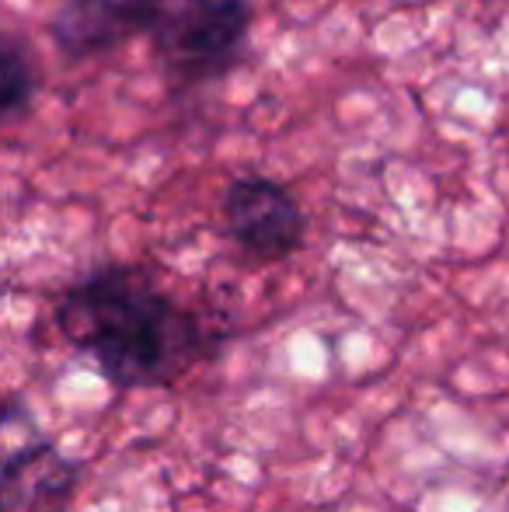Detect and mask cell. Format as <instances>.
<instances>
[{
	"label": "cell",
	"instance_id": "obj_1",
	"mask_svg": "<svg viewBox=\"0 0 509 512\" xmlns=\"http://www.w3.org/2000/svg\"><path fill=\"white\" fill-rule=\"evenodd\" d=\"M56 328L119 391L175 387L224 342L140 265H105L74 283L56 304Z\"/></svg>",
	"mask_w": 509,
	"mask_h": 512
},
{
	"label": "cell",
	"instance_id": "obj_2",
	"mask_svg": "<svg viewBox=\"0 0 509 512\" xmlns=\"http://www.w3.org/2000/svg\"><path fill=\"white\" fill-rule=\"evenodd\" d=\"M248 32V0H175L164 4L161 21L150 35L168 77L196 88L224 77L241 60Z\"/></svg>",
	"mask_w": 509,
	"mask_h": 512
},
{
	"label": "cell",
	"instance_id": "obj_3",
	"mask_svg": "<svg viewBox=\"0 0 509 512\" xmlns=\"http://www.w3.org/2000/svg\"><path fill=\"white\" fill-rule=\"evenodd\" d=\"M224 223L238 248L255 262H283L304 248L307 216L272 178H234L224 192Z\"/></svg>",
	"mask_w": 509,
	"mask_h": 512
},
{
	"label": "cell",
	"instance_id": "obj_4",
	"mask_svg": "<svg viewBox=\"0 0 509 512\" xmlns=\"http://www.w3.org/2000/svg\"><path fill=\"white\" fill-rule=\"evenodd\" d=\"M161 0H63L53 14V39L67 56H98L123 46L133 35L154 32Z\"/></svg>",
	"mask_w": 509,
	"mask_h": 512
},
{
	"label": "cell",
	"instance_id": "obj_5",
	"mask_svg": "<svg viewBox=\"0 0 509 512\" xmlns=\"http://www.w3.org/2000/svg\"><path fill=\"white\" fill-rule=\"evenodd\" d=\"M81 485V464L49 439H28L0 457V512H39L63 506Z\"/></svg>",
	"mask_w": 509,
	"mask_h": 512
},
{
	"label": "cell",
	"instance_id": "obj_6",
	"mask_svg": "<svg viewBox=\"0 0 509 512\" xmlns=\"http://www.w3.org/2000/svg\"><path fill=\"white\" fill-rule=\"evenodd\" d=\"M35 63L21 39L0 32V122L18 115L35 95Z\"/></svg>",
	"mask_w": 509,
	"mask_h": 512
},
{
	"label": "cell",
	"instance_id": "obj_7",
	"mask_svg": "<svg viewBox=\"0 0 509 512\" xmlns=\"http://www.w3.org/2000/svg\"><path fill=\"white\" fill-rule=\"evenodd\" d=\"M4 411H7V401H4V405H0V422H4Z\"/></svg>",
	"mask_w": 509,
	"mask_h": 512
}]
</instances>
